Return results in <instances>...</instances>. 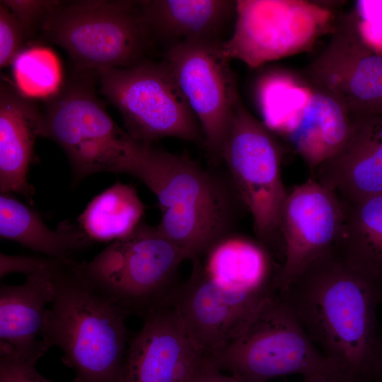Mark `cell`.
I'll list each match as a JSON object with an SVG mask.
<instances>
[{"label":"cell","mask_w":382,"mask_h":382,"mask_svg":"<svg viewBox=\"0 0 382 382\" xmlns=\"http://www.w3.org/2000/svg\"><path fill=\"white\" fill-rule=\"evenodd\" d=\"M144 318L127 348L122 382H191L203 359L177 313L162 303Z\"/></svg>","instance_id":"9a60e30c"},{"label":"cell","mask_w":382,"mask_h":382,"mask_svg":"<svg viewBox=\"0 0 382 382\" xmlns=\"http://www.w3.org/2000/svg\"><path fill=\"white\" fill-rule=\"evenodd\" d=\"M203 360L236 382L347 374L318 350L278 291L265 299L237 336Z\"/></svg>","instance_id":"277c9868"},{"label":"cell","mask_w":382,"mask_h":382,"mask_svg":"<svg viewBox=\"0 0 382 382\" xmlns=\"http://www.w3.org/2000/svg\"><path fill=\"white\" fill-rule=\"evenodd\" d=\"M353 21L361 41L382 54V0L357 1Z\"/></svg>","instance_id":"4316f807"},{"label":"cell","mask_w":382,"mask_h":382,"mask_svg":"<svg viewBox=\"0 0 382 382\" xmlns=\"http://www.w3.org/2000/svg\"><path fill=\"white\" fill-rule=\"evenodd\" d=\"M185 260L183 253L158 226L141 223L83 265L91 280L127 316L144 317L173 289V278Z\"/></svg>","instance_id":"ba28073f"},{"label":"cell","mask_w":382,"mask_h":382,"mask_svg":"<svg viewBox=\"0 0 382 382\" xmlns=\"http://www.w3.org/2000/svg\"><path fill=\"white\" fill-rule=\"evenodd\" d=\"M166 61L199 121L207 152L220 162L240 100L222 42L180 43L168 49Z\"/></svg>","instance_id":"8fae6325"},{"label":"cell","mask_w":382,"mask_h":382,"mask_svg":"<svg viewBox=\"0 0 382 382\" xmlns=\"http://www.w3.org/2000/svg\"><path fill=\"white\" fill-rule=\"evenodd\" d=\"M29 37L15 16L0 3V67L11 65Z\"/></svg>","instance_id":"83f0119b"},{"label":"cell","mask_w":382,"mask_h":382,"mask_svg":"<svg viewBox=\"0 0 382 382\" xmlns=\"http://www.w3.org/2000/svg\"><path fill=\"white\" fill-rule=\"evenodd\" d=\"M0 236L52 258H69L93 241L79 224L69 221L49 228L35 211L8 193L0 197Z\"/></svg>","instance_id":"7402d4cb"},{"label":"cell","mask_w":382,"mask_h":382,"mask_svg":"<svg viewBox=\"0 0 382 382\" xmlns=\"http://www.w3.org/2000/svg\"><path fill=\"white\" fill-rule=\"evenodd\" d=\"M267 297L223 291L207 276L200 259H196L189 279L172 289L162 303L177 313L204 359L237 336Z\"/></svg>","instance_id":"4fadbf2b"},{"label":"cell","mask_w":382,"mask_h":382,"mask_svg":"<svg viewBox=\"0 0 382 382\" xmlns=\"http://www.w3.org/2000/svg\"><path fill=\"white\" fill-rule=\"evenodd\" d=\"M144 214V205L135 188L117 182L96 196L78 221L91 241L112 242L132 233Z\"/></svg>","instance_id":"cb8c5ba5"},{"label":"cell","mask_w":382,"mask_h":382,"mask_svg":"<svg viewBox=\"0 0 382 382\" xmlns=\"http://www.w3.org/2000/svg\"><path fill=\"white\" fill-rule=\"evenodd\" d=\"M279 294L318 350L345 373L366 381L382 289L334 247Z\"/></svg>","instance_id":"6da1fadb"},{"label":"cell","mask_w":382,"mask_h":382,"mask_svg":"<svg viewBox=\"0 0 382 382\" xmlns=\"http://www.w3.org/2000/svg\"><path fill=\"white\" fill-rule=\"evenodd\" d=\"M342 204L343 220L335 248L382 289V195Z\"/></svg>","instance_id":"603a6c76"},{"label":"cell","mask_w":382,"mask_h":382,"mask_svg":"<svg viewBox=\"0 0 382 382\" xmlns=\"http://www.w3.org/2000/svg\"><path fill=\"white\" fill-rule=\"evenodd\" d=\"M36 365L37 362L0 353V382H53L40 374Z\"/></svg>","instance_id":"f546056e"},{"label":"cell","mask_w":382,"mask_h":382,"mask_svg":"<svg viewBox=\"0 0 382 382\" xmlns=\"http://www.w3.org/2000/svg\"><path fill=\"white\" fill-rule=\"evenodd\" d=\"M40 30L79 68L96 72L141 62L151 37L133 1H63Z\"/></svg>","instance_id":"8992f818"},{"label":"cell","mask_w":382,"mask_h":382,"mask_svg":"<svg viewBox=\"0 0 382 382\" xmlns=\"http://www.w3.org/2000/svg\"><path fill=\"white\" fill-rule=\"evenodd\" d=\"M302 382H365L353 376L341 374L334 376H318L309 378H303Z\"/></svg>","instance_id":"836d02e7"},{"label":"cell","mask_w":382,"mask_h":382,"mask_svg":"<svg viewBox=\"0 0 382 382\" xmlns=\"http://www.w3.org/2000/svg\"><path fill=\"white\" fill-rule=\"evenodd\" d=\"M342 220L341 201L313 178L288 193L282 220L284 255L274 283L277 291L335 246Z\"/></svg>","instance_id":"5bb4252c"},{"label":"cell","mask_w":382,"mask_h":382,"mask_svg":"<svg viewBox=\"0 0 382 382\" xmlns=\"http://www.w3.org/2000/svg\"><path fill=\"white\" fill-rule=\"evenodd\" d=\"M352 117L330 94L313 88L311 99L290 133L285 137L306 162L311 175L345 144Z\"/></svg>","instance_id":"44dd1931"},{"label":"cell","mask_w":382,"mask_h":382,"mask_svg":"<svg viewBox=\"0 0 382 382\" xmlns=\"http://www.w3.org/2000/svg\"><path fill=\"white\" fill-rule=\"evenodd\" d=\"M307 74L314 87L335 97L351 117L382 115V54L361 41L352 19L335 33Z\"/></svg>","instance_id":"7c38bea8"},{"label":"cell","mask_w":382,"mask_h":382,"mask_svg":"<svg viewBox=\"0 0 382 382\" xmlns=\"http://www.w3.org/2000/svg\"><path fill=\"white\" fill-rule=\"evenodd\" d=\"M46 337L78 382H122L127 313L86 274L83 263L52 258Z\"/></svg>","instance_id":"3957f363"},{"label":"cell","mask_w":382,"mask_h":382,"mask_svg":"<svg viewBox=\"0 0 382 382\" xmlns=\"http://www.w3.org/2000/svg\"><path fill=\"white\" fill-rule=\"evenodd\" d=\"M44 115L34 100L6 83L0 88V190L32 200L27 175L37 137H42Z\"/></svg>","instance_id":"d6986e66"},{"label":"cell","mask_w":382,"mask_h":382,"mask_svg":"<svg viewBox=\"0 0 382 382\" xmlns=\"http://www.w3.org/2000/svg\"><path fill=\"white\" fill-rule=\"evenodd\" d=\"M382 382V331L378 335L366 382Z\"/></svg>","instance_id":"d6a6232c"},{"label":"cell","mask_w":382,"mask_h":382,"mask_svg":"<svg viewBox=\"0 0 382 382\" xmlns=\"http://www.w3.org/2000/svg\"><path fill=\"white\" fill-rule=\"evenodd\" d=\"M43 115L42 137L64 151L74 184L98 173H126L141 144L112 120L86 79L64 85Z\"/></svg>","instance_id":"52a82bcc"},{"label":"cell","mask_w":382,"mask_h":382,"mask_svg":"<svg viewBox=\"0 0 382 382\" xmlns=\"http://www.w3.org/2000/svg\"><path fill=\"white\" fill-rule=\"evenodd\" d=\"M282 149L241 99L223 147L221 161L248 213L257 241L281 265L284 255L283 213L288 192L281 173Z\"/></svg>","instance_id":"5b68a950"},{"label":"cell","mask_w":382,"mask_h":382,"mask_svg":"<svg viewBox=\"0 0 382 382\" xmlns=\"http://www.w3.org/2000/svg\"><path fill=\"white\" fill-rule=\"evenodd\" d=\"M313 179L342 203L382 195V115L352 117L346 141Z\"/></svg>","instance_id":"2e32d148"},{"label":"cell","mask_w":382,"mask_h":382,"mask_svg":"<svg viewBox=\"0 0 382 382\" xmlns=\"http://www.w3.org/2000/svg\"><path fill=\"white\" fill-rule=\"evenodd\" d=\"M126 174L156 196L161 231L192 261L233 234L248 212L226 170L203 166L185 154L143 144Z\"/></svg>","instance_id":"7a4b0ae2"},{"label":"cell","mask_w":382,"mask_h":382,"mask_svg":"<svg viewBox=\"0 0 382 382\" xmlns=\"http://www.w3.org/2000/svg\"><path fill=\"white\" fill-rule=\"evenodd\" d=\"M150 37L170 42H223L236 17V1L149 0L138 1Z\"/></svg>","instance_id":"ac0fdd59"},{"label":"cell","mask_w":382,"mask_h":382,"mask_svg":"<svg viewBox=\"0 0 382 382\" xmlns=\"http://www.w3.org/2000/svg\"><path fill=\"white\" fill-rule=\"evenodd\" d=\"M97 74L101 92L118 109L134 140L151 145L173 137L204 144L199 121L166 60Z\"/></svg>","instance_id":"9c48e42d"},{"label":"cell","mask_w":382,"mask_h":382,"mask_svg":"<svg viewBox=\"0 0 382 382\" xmlns=\"http://www.w3.org/2000/svg\"><path fill=\"white\" fill-rule=\"evenodd\" d=\"M204 270L221 289L236 295L265 298L276 291L279 265L257 241L231 234L206 254Z\"/></svg>","instance_id":"ffe728a7"},{"label":"cell","mask_w":382,"mask_h":382,"mask_svg":"<svg viewBox=\"0 0 382 382\" xmlns=\"http://www.w3.org/2000/svg\"><path fill=\"white\" fill-rule=\"evenodd\" d=\"M15 16L29 37L40 27L45 20L62 3L53 0H4L1 1Z\"/></svg>","instance_id":"f1b7e54d"},{"label":"cell","mask_w":382,"mask_h":382,"mask_svg":"<svg viewBox=\"0 0 382 382\" xmlns=\"http://www.w3.org/2000/svg\"><path fill=\"white\" fill-rule=\"evenodd\" d=\"M11 66L16 88L28 99L49 100L57 96L63 86L60 61L48 47L24 48Z\"/></svg>","instance_id":"484cf974"},{"label":"cell","mask_w":382,"mask_h":382,"mask_svg":"<svg viewBox=\"0 0 382 382\" xmlns=\"http://www.w3.org/2000/svg\"><path fill=\"white\" fill-rule=\"evenodd\" d=\"M191 382H236L209 362L202 359Z\"/></svg>","instance_id":"1f68e13d"},{"label":"cell","mask_w":382,"mask_h":382,"mask_svg":"<svg viewBox=\"0 0 382 382\" xmlns=\"http://www.w3.org/2000/svg\"><path fill=\"white\" fill-rule=\"evenodd\" d=\"M49 257L0 255V276L18 272L25 276L34 274L46 263Z\"/></svg>","instance_id":"4dcf8cb0"},{"label":"cell","mask_w":382,"mask_h":382,"mask_svg":"<svg viewBox=\"0 0 382 382\" xmlns=\"http://www.w3.org/2000/svg\"><path fill=\"white\" fill-rule=\"evenodd\" d=\"M313 90L286 73L275 71L264 76L257 88L264 125L285 137L301 116Z\"/></svg>","instance_id":"d4e9b609"},{"label":"cell","mask_w":382,"mask_h":382,"mask_svg":"<svg viewBox=\"0 0 382 382\" xmlns=\"http://www.w3.org/2000/svg\"><path fill=\"white\" fill-rule=\"evenodd\" d=\"M52 257L20 285L1 284L0 352L35 361L51 347L46 337L47 306L53 296Z\"/></svg>","instance_id":"e0dca14e"},{"label":"cell","mask_w":382,"mask_h":382,"mask_svg":"<svg viewBox=\"0 0 382 382\" xmlns=\"http://www.w3.org/2000/svg\"><path fill=\"white\" fill-rule=\"evenodd\" d=\"M330 18L328 10L303 1H236L233 29L222 50L230 60L256 68L310 48Z\"/></svg>","instance_id":"30bf717a"}]
</instances>
